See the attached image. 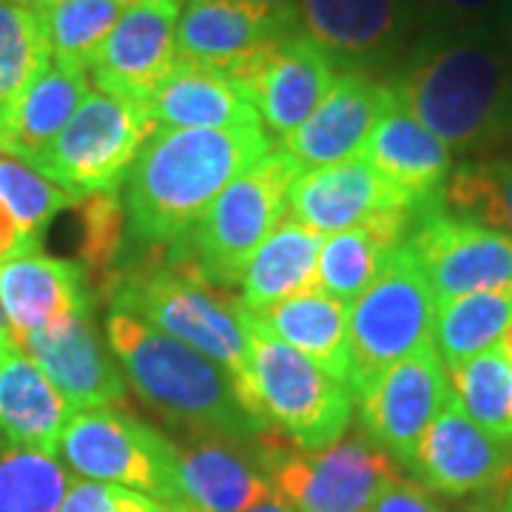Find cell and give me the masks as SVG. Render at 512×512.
I'll use <instances>...</instances> for the list:
<instances>
[{
  "mask_svg": "<svg viewBox=\"0 0 512 512\" xmlns=\"http://www.w3.org/2000/svg\"><path fill=\"white\" fill-rule=\"evenodd\" d=\"M387 83L450 151L487 157L512 146V60L495 26L419 35Z\"/></svg>",
  "mask_w": 512,
  "mask_h": 512,
  "instance_id": "obj_1",
  "label": "cell"
},
{
  "mask_svg": "<svg viewBox=\"0 0 512 512\" xmlns=\"http://www.w3.org/2000/svg\"><path fill=\"white\" fill-rule=\"evenodd\" d=\"M271 148L265 126L154 128L123 180L131 245L188 248L217 197Z\"/></svg>",
  "mask_w": 512,
  "mask_h": 512,
  "instance_id": "obj_2",
  "label": "cell"
},
{
  "mask_svg": "<svg viewBox=\"0 0 512 512\" xmlns=\"http://www.w3.org/2000/svg\"><path fill=\"white\" fill-rule=\"evenodd\" d=\"M106 342L126 382L171 427L194 439L220 436L234 441H256L271 430L245 407L237 379L180 339L123 311H109Z\"/></svg>",
  "mask_w": 512,
  "mask_h": 512,
  "instance_id": "obj_3",
  "label": "cell"
},
{
  "mask_svg": "<svg viewBox=\"0 0 512 512\" xmlns=\"http://www.w3.org/2000/svg\"><path fill=\"white\" fill-rule=\"evenodd\" d=\"M103 296L111 311L180 339L242 382L251 359V333L239 316V299L217 291L188 248L140 251L137 262L123 265Z\"/></svg>",
  "mask_w": 512,
  "mask_h": 512,
  "instance_id": "obj_4",
  "label": "cell"
},
{
  "mask_svg": "<svg viewBox=\"0 0 512 512\" xmlns=\"http://www.w3.org/2000/svg\"><path fill=\"white\" fill-rule=\"evenodd\" d=\"M237 387L254 416L302 450H322L350 430L356 396L348 384L271 336L251 333V359Z\"/></svg>",
  "mask_w": 512,
  "mask_h": 512,
  "instance_id": "obj_5",
  "label": "cell"
},
{
  "mask_svg": "<svg viewBox=\"0 0 512 512\" xmlns=\"http://www.w3.org/2000/svg\"><path fill=\"white\" fill-rule=\"evenodd\" d=\"M274 493L296 512H367L402 476L399 464L362 433H345L322 450H302L276 430L256 439Z\"/></svg>",
  "mask_w": 512,
  "mask_h": 512,
  "instance_id": "obj_6",
  "label": "cell"
},
{
  "mask_svg": "<svg viewBox=\"0 0 512 512\" xmlns=\"http://www.w3.org/2000/svg\"><path fill=\"white\" fill-rule=\"evenodd\" d=\"M436 308V293L413 251L402 242L382 274L350 305L348 384L356 399H365L404 356L433 342Z\"/></svg>",
  "mask_w": 512,
  "mask_h": 512,
  "instance_id": "obj_7",
  "label": "cell"
},
{
  "mask_svg": "<svg viewBox=\"0 0 512 512\" xmlns=\"http://www.w3.org/2000/svg\"><path fill=\"white\" fill-rule=\"evenodd\" d=\"M302 171L285 148H271L208 208L191 234L188 251L211 285H239L251 256L285 220L291 188Z\"/></svg>",
  "mask_w": 512,
  "mask_h": 512,
  "instance_id": "obj_8",
  "label": "cell"
},
{
  "mask_svg": "<svg viewBox=\"0 0 512 512\" xmlns=\"http://www.w3.org/2000/svg\"><path fill=\"white\" fill-rule=\"evenodd\" d=\"M57 453L72 473L89 481L143 493L160 507L177 501V444L120 407L74 410Z\"/></svg>",
  "mask_w": 512,
  "mask_h": 512,
  "instance_id": "obj_9",
  "label": "cell"
},
{
  "mask_svg": "<svg viewBox=\"0 0 512 512\" xmlns=\"http://www.w3.org/2000/svg\"><path fill=\"white\" fill-rule=\"evenodd\" d=\"M154 128L146 106L89 92L55 140L26 165L72 197L120 191L128 168Z\"/></svg>",
  "mask_w": 512,
  "mask_h": 512,
  "instance_id": "obj_10",
  "label": "cell"
},
{
  "mask_svg": "<svg viewBox=\"0 0 512 512\" xmlns=\"http://www.w3.org/2000/svg\"><path fill=\"white\" fill-rule=\"evenodd\" d=\"M436 302L512 288V234L450 214L441 200L424 205L407 231Z\"/></svg>",
  "mask_w": 512,
  "mask_h": 512,
  "instance_id": "obj_11",
  "label": "cell"
},
{
  "mask_svg": "<svg viewBox=\"0 0 512 512\" xmlns=\"http://www.w3.org/2000/svg\"><path fill=\"white\" fill-rule=\"evenodd\" d=\"M299 29L345 72L373 74L404 60L416 37L413 0H299Z\"/></svg>",
  "mask_w": 512,
  "mask_h": 512,
  "instance_id": "obj_12",
  "label": "cell"
},
{
  "mask_svg": "<svg viewBox=\"0 0 512 512\" xmlns=\"http://www.w3.org/2000/svg\"><path fill=\"white\" fill-rule=\"evenodd\" d=\"M450 396V373L430 342L396 362L365 399H359L362 430L399 467L410 470L424 430Z\"/></svg>",
  "mask_w": 512,
  "mask_h": 512,
  "instance_id": "obj_13",
  "label": "cell"
},
{
  "mask_svg": "<svg viewBox=\"0 0 512 512\" xmlns=\"http://www.w3.org/2000/svg\"><path fill=\"white\" fill-rule=\"evenodd\" d=\"M228 74L248 89L265 131L279 140L311 117L336 80L330 57L302 29L265 43Z\"/></svg>",
  "mask_w": 512,
  "mask_h": 512,
  "instance_id": "obj_14",
  "label": "cell"
},
{
  "mask_svg": "<svg viewBox=\"0 0 512 512\" xmlns=\"http://www.w3.org/2000/svg\"><path fill=\"white\" fill-rule=\"evenodd\" d=\"M180 9L183 0L128 3L89 66L94 86L109 97L143 106L177 66Z\"/></svg>",
  "mask_w": 512,
  "mask_h": 512,
  "instance_id": "obj_15",
  "label": "cell"
},
{
  "mask_svg": "<svg viewBox=\"0 0 512 512\" xmlns=\"http://www.w3.org/2000/svg\"><path fill=\"white\" fill-rule=\"evenodd\" d=\"M410 473L430 493L450 498L495 493L512 473V444L484 433L450 396L424 430Z\"/></svg>",
  "mask_w": 512,
  "mask_h": 512,
  "instance_id": "obj_16",
  "label": "cell"
},
{
  "mask_svg": "<svg viewBox=\"0 0 512 512\" xmlns=\"http://www.w3.org/2000/svg\"><path fill=\"white\" fill-rule=\"evenodd\" d=\"M288 205L293 220L316 234H339L393 214H419L424 208L362 157L302 171Z\"/></svg>",
  "mask_w": 512,
  "mask_h": 512,
  "instance_id": "obj_17",
  "label": "cell"
},
{
  "mask_svg": "<svg viewBox=\"0 0 512 512\" xmlns=\"http://www.w3.org/2000/svg\"><path fill=\"white\" fill-rule=\"evenodd\" d=\"M20 348L60 390L72 413L92 407H120L126 399V373L100 339L94 308L37 330Z\"/></svg>",
  "mask_w": 512,
  "mask_h": 512,
  "instance_id": "obj_18",
  "label": "cell"
},
{
  "mask_svg": "<svg viewBox=\"0 0 512 512\" xmlns=\"http://www.w3.org/2000/svg\"><path fill=\"white\" fill-rule=\"evenodd\" d=\"M393 106L396 94L390 83L365 72H342L311 117L282 140V148L308 171L353 160Z\"/></svg>",
  "mask_w": 512,
  "mask_h": 512,
  "instance_id": "obj_19",
  "label": "cell"
},
{
  "mask_svg": "<svg viewBox=\"0 0 512 512\" xmlns=\"http://www.w3.org/2000/svg\"><path fill=\"white\" fill-rule=\"evenodd\" d=\"M177 450V501L163 510L248 512L276 495L256 441L202 436L177 444Z\"/></svg>",
  "mask_w": 512,
  "mask_h": 512,
  "instance_id": "obj_20",
  "label": "cell"
},
{
  "mask_svg": "<svg viewBox=\"0 0 512 512\" xmlns=\"http://www.w3.org/2000/svg\"><path fill=\"white\" fill-rule=\"evenodd\" d=\"M299 32V15L254 0H185L177 18V60L231 72L265 43Z\"/></svg>",
  "mask_w": 512,
  "mask_h": 512,
  "instance_id": "obj_21",
  "label": "cell"
},
{
  "mask_svg": "<svg viewBox=\"0 0 512 512\" xmlns=\"http://www.w3.org/2000/svg\"><path fill=\"white\" fill-rule=\"evenodd\" d=\"M0 302L23 345L37 330L94 308V288L80 262L32 251L0 265Z\"/></svg>",
  "mask_w": 512,
  "mask_h": 512,
  "instance_id": "obj_22",
  "label": "cell"
},
{
  "mask_svg": "<svg viewBox=\"0 0 512 512\" xmlns=\"http://www.w3.org/2000/svg\"><path fill=\"white\" fill-rule=\"evenodd\" d=\"M143 106L157 128L262 126L251 94L237 77L185 60H177Z\"/></svg>",
  "mask_w": 512,
  "mask_h": 512,
  "instance_id": "obj_23",
  "label": "cell"
},
{
  "mask_svg": "<svg viewBox=\"0 0 512 512\" xmlns=\"http://www.w3.org/2000/svg\"><path fill=\"white\" fill-rule=\"evenodd\" d=\"M239 316L248 333L271 336L288 348L305 353L330 376L348 384L350 348H348V305L322 291L293 293L265 311H245ZM350 387V384H348Z\"/></svg>",
  "mask_w": 512,
  "mask_h": 512,
  "instance_id": "obj_24",
  "label": "cell"
},
{
  "mask_svg": "<svg viewBox=\"0 0 512 512\" xmlns=\"http://www.w3.org/2000/svg\"><path fill=\"white\" fill-rule=\"evenodd\" d=\"M359 157L419 205L441 200V185L453 171V151L399 100L373 126Z\"/></svg>",
  "mask_w": 512,
  "mask_h": 512,
  "instance_id": "obj_25",
  "label": "cell"
},
{
  "mask_svg": "<svg viewBox=\"0 0 512 512\" xmlns=\"http://www.w3.org/2000/svg\"><path fill=\"white\" fill-rule=\"evenodd\" d=\"M89 94V72L52 57L0 117V154L29 163L72 120Z\"/></svg>",
  "mask_w": 512,
  "mask_h": 512,
  "instance_id": "obj_26",
  "label": "cell"
},
{
  "mask_svg": "<svg viewBox=\"0 0 512 512\" xmlns=\"http://www.w3.org/2000/svg\"><path fill=\"white\" fill-rule=\"evenodd\" d=\"M69 416V402L26 350L0 353V439L57 456Z\"/></svg>",
  "mask_w": 512,
  "mask_h": 512,
  "instance_id": "obj_27",
  "label": "cell"
},
{
  "mask_svg": "<svg viewBox=\"0 0 512 512\" xmlns=\"http://www.w3.org/2000/svg\"><path fill=\"white\" fill-rule=\"evenodd\" d=\"M413 220L416 214H393L370 225L330 234L319 251L316 291L328 293L350 308L382 274L390 256L399 251Z\"/></svg>",
  "mask_w": 512,
  "mask_h": 512,
  "instance_id": "obj_28",
  "label": "cell"
},
{
  "mask_svg": "<svg viewBox=\"0 0 512 512\" xmlns=\"http://www.w3.org/2000/svg\"><path fill=\"white\" fill-rule=\"evenodd\" d=\"M322 251V234L305 228L302 222L282 220L271 237L259 245L242 274L245 311H265L293 293L316 291V265Z\"/></svg>",
  "mask_w": 512,
  "mask_h": 512,
  "instance_id": "obj_29",
  "label": "cell"
},
{
  "mask_svg": "<svg viewBox=\"0 0 512 512\" xmlns=\"http://www.w3.org/2000/svg\"><path fill=\"white\" fill-rule=\"evenodd\" d=\"M510 322L512 288L456 296L436 308L433 345L444 365L456 367L493 348Z\"/></svg>",
  "mask_w": 512,
  "mask_h": 512,
  "instance_id": "obj_30",
  "label": "cell"
},
{
  "mask_svg": "<svg viewBox=\"0 0 512 512\" xmlns=\"http://www.w3.org/2000/svg\"><path fill=\"white\" fill-rule=\"evenodd\" d=\"M441 205L456 217L512 234V151L453 165L441 185Z\"/></svg>",
  "mask_w": 512,
  "mask_h": 512,
  "instance_id": "obj_31",
  "label": "cell"
},
{
  "mask_svg": "<svg viewBox=\"0 0 512 512\" xmlns=\"http://www.w3.org/2000/svg\"><path fill=\"white\" fill-rule=\"evenodd\" d=\"M450 390L484 433L512 444V362L501 350L490 348L450 367Z\"/></svg>",
  "mask_w": 512,
  "mask_h": 512,
  "instance_id": "obj_32",
  "label": "cell"
},
{
  "mask_svg": "<svg viewBox=\"0 0 512 512\" xmlns=\"http://www.w3.org/2000/svg\"><path fill=\"white\" fill-rule=\"evenodd\" d=\"M80 217V265L92 279L94 293L109 291L123 271V256L131 245L126 205L120 191H94L72 205Z\"/></svg>",
  "mask_w": 512,
  "mask_h": 512,
  "instance_id": "obj_33",
  "label": "cell"
},
{
  "mask_svg": "<svg viewBox=\"0 0 512 512\" xmlns=\"http://www.w3.org/2000/svg\"><path fill=\"white\" fill-rule=\"evenodd\" d=\"M72 481L52 453L0 439V512H57Z\"/></svg>",
  "mask_w": 512,
  "mask_h": 512,
  "instance_id": "obj_34",
  "label": "cell"
},
{
  "mask_svg": "<svg viewBox=\"0 0 512 512\" xmlns=\"http://www.w3.org/2000/svg\"><path fill=\"white\" fill-rule=\"evenodd\" d=\"M123 12L126 0H57L55 6L37 15L52 57L89 72L97 49L111 35Z\"/></svg>",
  "mask_w": 512,
  "mask_h": 512,
  "instance_id": "obj_35",
  "label": "cell"
},
{
  "mask_svg": "<svg viewBox=\"0 0 512 512\" xmlns=\"http://www.w3.org/2000/svg\"><path fill=\"white\" fill-rule=\"evenodd\" d=\"M49 60L40 15L18 0H0V117Z\"/></svg>",
  "mask_w": 512,
  "mask_h": 512,
  "instance_id": "obj_36",
  "label": "cell"
},
{
  "mask_svg": "<svg viewBox=\"0 0 512 512\" xmlns=\"http://www.w3.org/2000/svg\"><path fill=\"white\" fill-rule=\"evenodd\" d=\"M74 202L77 197L63 191L52 180H46L32 165L12 157H0V205L15 217L23 237L35 248H40V239L46 234L49 222L60 211L72 208Z\"/></svg>",
  "mask_w": 512,
  "mask_h": 512,
  "instance_id": "obj_37",
  "label": "cell"
},
{
  "mask_svg": "<svg viewBox=\"0 0 512 512\" xmlns=\"http://www.w3.org/2000/svg\"><path fill=\"white\" fill-rule=\"evenodd\" d=\"M416 37L427 32H467L495 26L510 0H413Z\"/></svg>",
  "mask_w": 512,
  "mask_h": 512,
  "instance_id": "obj_38",
  "label": "cell"
},
{
  "mask_svg": "<svg viewBox=\"0 0 512 512\" xmlns=\"http://www.w3.org/2000/svg\"><path fill=\"white\" fill-rule=\"evenodd\" d=\"M367 512H447L436 493H430L416 478L399 476L384 490Z\"/></svg>",
  "mask_w": 512,
  "mask_h": 512,
  "instance_id": "obj_39",
  "label": "cell"
},
{
  "mask_svg": "<svg viewBox=\"0 0 512 512\" xmlns=\"http://www.w3.org/2000/svg\"><path fill=\"white\" fill-rule=\"evenodd\" d=\"M120 493H123V487H117V484L74 478L57 512H114Z\"/></svg>",
  "mask_w": 512,
  "mask_h": 512,
  "instance_id": "obj_40",
  "label": "cell"
},
{
  "mask_svg": "<svg viewBox=\"0 0 512 512\" xmlns=\"http://www.w3.org/2000/svg\"><path fill=\"white\" fill-rule=\"evenodd\" d=\"M32 251H40V248H35L29 239L23 237L15 217L0 205V265H6L15 256L32 254Z\"/></svg>",
  "mask_w": 512,
  "mask_h": 512,
  "instance_id": "obj_41",
  "label": "cell"
},
{
  "mask_svg": "<svg viewBox=\"0 0 512 512\" xmlns=\"http://www.w3.org/2000/svg\"><path fill=\"white\" fill-rule=\"evenodd\" d=\"M114 512H165L154 498H148L143 493H134V490H126L123 487V493L117 498V507Z\"/></svg>",
  "mask_w": 512,
  "mask_h": 512,
  "instance_id": "obj_42",
  "label": "cell"
},
{
  "mask_svg": "<svg viewBox=\"0 0 512 512\" xmlns=\"http://www.w3.org/2000/svg\"><path fill=\"white\" fill-rule=\"evenodd\" d=\"M20 348L18 339H15V330L9 325V319H6V311H3V302H0V353L3 350H12Z\"/></svg>",
  "mask_w": 512,
  "mask_h": 512,
  "instance_id": "obj_43",
  "label": "cell"
},
{
  "mask_svg": "<svg viewBox=\"0 0 512 512\" xmlns=\"http://www.w3.org/2000/svg\"><path fill=\"white\" fill-rule=\"evenodd\" d=\"M254 3L282 12V15H299V0H254Z\"/></svg>",
  "mask_w": 512,
  "mask_h": 512,
  "instance_id": "obj_44",
  "label": "cell"
},
{
  "mask_svg": "<svg viewBox=\"0 0 512 512\" xmlns=\"http://www.w3.org/2000/svg\"><path fill=\"white\" fill-rule=\"evenodd\" d=\"M248 512H296L291 504H285L279 495H271V498H265V501H259L256 507H251Z\"/></svg>",
  "mask_w": 512,
  "mask_h": 512,
  "instance_id": "obj_45",
  "label": "cell"
},
{
  "mask_svg": "<svg viewBox=\"0 0 512 512\" xmlns=\"http://www.w3.org/2000/svg\"><path fill=\"white\" fill-rule=\"evenodd\" d=\"M495 29H498V37H501V43H504V49H507V55L512 60V12L501 15V20L495 23Z\"/></svg>",
  "mask_w": 512,
  "mask_h": 512,
  "instance_id": "obj_46",
  "label": "cell"
},
{
  "mask_svg": "<svg viewBox=\"0 0 512 512\" xmlns=\"http://www.w3.org/2000/svg\"><path fill=\"white\" fill-rule=\"evenodd\" d=\"M498 342H501V353H504V356H507V359H510L512 362V322L510 325H507V330H504V336H501V339H498Z\"/></svg>",
  "mask_w": 512,
  "mask_h": 512,
  "instance_id": "obj_47",
  "label": "cell"
},
{
  "mask_svg": "<svg viewBox=\"0 0 512 512\" xmlns=\"http://www.w3.org/2000/svg\"><path fill=\"white\" fill-rule=\"evenodd\" d=\"M23 6H29V9H35V12H43V9H49V6H55L57 0H18Z\"/></svg>",
  "mask_w": 512,
  "mask_h": 512,
  "instance_id": "obj_48",
  "label": "cell"
},
{
  "mask_svg": "<svg viewBox=\"0 0 512 512\" xmlns=\"http://www.w3.org/2000/svg\"><path fill=\"white\" fill-rule=\"evenodd\" d=\"M507 12H512V0H510V6H507ZM507 12H504V15H507Z\"/></svg>",
  "mask_w": 512,
  "mask_h": 512,
  "instance_id": "obj_49",
  "label": "cell"
},
{
  "mask_svg": "<svg viewBox=\"0 0 512 512\" xmlns=\"http://www.w3.org/2000/svg\"><path fill=\"white\" fill-rule=\"evenodd\" d=\"M165 512H185V510H165Z\"/></svg>",
  "mask_w": 512,
  "mask_h": 512,
  "instance_id": "obj_50",
  "label": "cell"
},
{
  "mask_svg": "<svg viewBox=\"0 0 512 512\" xmlns=\"http://www.w3.org/2000/svg\"><path fill=\"white\" fill-rule=\"evenodd\" d=\"M128 3H137V0H126V6H128Z\"/></svg>",
  "mask_w": 512,
  "mask_h": 512,
  "instance_id": "obj_51",
  "label": "cell"
},
{
  "mask_svg": "<svg viewBox=\"0 0 512 512\" xmlns=\"http://www.w3.org/2000/svg\"><path fill=\"white\" fill-rule=\"evenodd\" d=\"M501 512H512V507H507V510H501Z\"/></svg>",
  "mask_w": 512,
  "mask_h": 512,
  "instance_id": "obj_52",
  "label": "cell"
}]
</instances>
